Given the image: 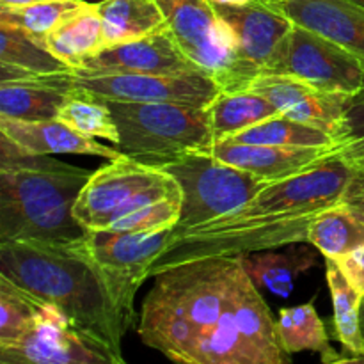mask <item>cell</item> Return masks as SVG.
<instances>
[{
	"label": "cell",
	"instance_id": "cell-1",
	"mask_svg": "<svg viewBox=\"0 0 364 364\" xmlns=\"http://www.w3.org/2000/svg\"><path fill=\"white\" fill-rule=\"evenodd\" d=\"M137 334L174 364H291L277 320L240 256H212L159 272Z\"/></svg>",
	"mask_w": 364,
	"mask_h": 364
},
{
	"label": "cell",
	"instance_id": "cell-2",
	"mask_svg": "<svg viewBox=\"0 0 364 364\" xmlns=\"http://www.w3.org/2000/svg\"><path fill=\"white\" fill-rule=\"evenodd\" d=\"M354 174L343 160L333 155L304 173L272 181L240 208L171 238L149 276L192 259L244 256L308 244L313 219L345 201Z\"/></svg>",
	"mask_w": 364,
	"mask_h": 364
},
{
	"label": "cell",
	"instance_id": "cell-3",
	"mask_svg": "<svg viewBox=\"0 0 364 364\" xmlns=\"http://www.w3.org/2000/svg\"><path fill=\"white\" fill-rule=\"evenodd\" d=\"M0 276L59 308L75 326L116 352L135 323V294L141 287L103 269L85 237L0 242Z\"/></svg>",
	"mask_w": 364,
	"mask_h": 364
},
{
	"label": "cell",
	"instance_id": "cell-4",
	"mask_svg": "<svg viewBox=\"0 0 364 364\" xmlns=\"http://www.w3.org/2000/svg\"><path fill=\"white\" fill-rule=\"evenodd\" d=\"M0 137V242L84 238L87 230L75 219L73 206L91 171Z\"/></svg>",
	"mask_w": 364,
	"mask_h": 364
},
{
	"label": "cell",
	"instance_id": "cell-5",
	"mask_svg": "<svg viewBox=\"0 0 364 364\" xmlns=\"http://www.w3.org/2000/svg\"><path fill=\"white\" fill-rule=\"evenodd\" d=\"M181 203L180 185L169 173L123 155L92 171L73 215L87 231L173 230Z\"/></svg>",
	"mask_w": 364,
	"mask_h": 364
},
{
	"label": "cell",
	"instance_id": "cell-6",
	"mask_svg": "<svg viewBox=\"0 0 364 364\" xmlns=\"http://www.w3.org/2000/svg\"><path fill=\"white\" fill-rule=\"evenodd\" d=\"M119 130L121 155L146 166L164 164L213 144L208 109L174 103L107 100Z\"/></svg>",
	"mask_w": 364,
	"mask_h": 364
},
{
	"label": "cell",
	"instance_id": "cell-7",
	"mask_svg": "<svg viewBox=\"0 0 364 364\" xmlns=\"http://www.w3.org/2000/svg\"><path fill=\"white\" fill-rule=\"evenodd\" d=\"M162 169L178 181L183 194L181 215L173 228V237L228 215L269 185V181L220 162L206 151L185 153L164 164Z\"/></svg>",
	"mask_w": 364,
	"mask_h": 364
},
{
	"label": "cell",
	"instance_id": "cell-8",
	"mask_svg": "<svg viewBox=\"0 0 364 364\" xmlns=\"http://www.w3.org/2000/svg\"><path fill=\"white\" fill-rule=\"evenodd\" d=\"M262 75H287L329 92L364 89V63L333 39L294 23Z\"/></svg>",
	"mask_w": 364,
	"mask_h": 364
},
{
	"label": "cell",
	"instance_id": "cell-9",
	"mask_svg": "<svg viewBox=\"0 0 364 364\" xmlns=\"http://www.w3.org/2000/svg\"><path fill=\"white\" fill-rule=\"evenodd\" d=\"M0 364H127L121 352L75 326L59 308L45 302L31 329L9 347Z\"/></svg>",
	"mask_w": 364,
	"mask_h": 364
},
{
	"label": "cell",
	"instance_id": "cell-10",
	"mask_svg": "<svg viewBox=\"0 0 364 364\" xmlns=\"http://www.w3.org/2000/svg\"><path fill=\"white\" fill-rule=\"evenodd\" d=\"M215 9L237 38L233 66L220 87L224 92L244 91L263 73L294 21L269 0H251L244 6L215 4Z\"/></svg>",
	"mask_w": 364,
	"mask_h": 364
},
{
	"label": "cell",
	"instance_id": "cell-11",
	"mask_svg": "<svg viewBox=\"0 0 364 364\" xmlns=\"http://www.w3.org/2000/svg\"><path fill=\"white\" fill-rule=\"evenodd\" d=\"M73 85L103 100L141 103H174V105L208 109L223 87L206 71L176 75H73Z\"/></svg>",
	"mask_w": 364,
	"mask_h": 364
},
{
	"label": "cell",
	"instance_id": "cell-12",
	"mask_svg": "<svg viewBox=\"0 0 364 364\" xmlns=\"http://www.w3.org/2000/svg\"><path fill=\"white\" fill-rule=\"evenodd\" d=\"M185 53L219 84L230 73L237 38L212 0H155Z\"/></svg>",
	"mask_w": 364,
	"mask_h": 364
},
{
	"label": "cell",
	"instance_id": "cell-13",
	"mask_svg": "<svg viewBox=\"0 0 364 364\" xmlns=\"http://www.w3.org/2000/svg\"><path fill=\"white\" fill-rule=\"evenodd\" d=\"M188 71H203L181 50L169 27H164L146 38L130 43L109 46L96 57L89 59L80 75H176Z\"/></svg>",
	"mask_w": 364,
	"mask_h": 364
},
{
	"label": "cell",
	"instance_id": "cell-14",
	"mask_svg": "<svg viewBox=\"0 0 364 364\" xmlns=\"http://www.w3.org/2000/svg\"><path fill=\"white\" fill-rule=\"evenodd\" d=\"M247 89L269 100L281 114L334 135L345 114L348 96L329 92L287 75H259Z\"/></svg>",
	"mask_w": 364,
	"mask_h": 364
},
{
	"label": "cell",
	"instance_id": "cell-15",
	"mask_svg": "<svg viewBox=\"0 0 364 364\" xmlns=\"http://www.w3.org/2000/svg\"><path fill=\"white\" fill-rule=\"evenodd\" d=\"M173 237V230L87 231L85 242L96 262L116 276L141 287Z\"/></svg>",
	"mask_w": 364,
	"mask_h": 364
},
{
	"label": "cell",
	"instance_id": "cell-16",
	"mask_svg": "<svg viewBox=\"0 0 364 364\" xmlns=\"http://www.w3.org/2000/svg\"><path fill=\"white\" fill-rule=\"evenodd\" d=\"M206 153L230 166L251 173L263 181H279L311 169L334 155V148H297V146L244 144V142L215 141Z\"/></svg>",
	"mask_w": 364,
	"mask_h": 364
},
{
	"label": "cell",
	"instance_id": "cell-17",
	"mask_svg": "<svg viewBox=\"0 0 364 364\" xmlns=\"http://www.w3.org/2000/svg\"><path fill=\"white\" fill-rule=\"evenodd\" d=\"M0 135L34 155H85L116 160L123 156L116 146L100 144L60 119L23 121L0 116Z\"/></svg>",
	"mask_w": 364,
	"mask_h": 364
},
{
	"label": "cell",
	"instance_id": "cell-18",
	"mask_svg": "<svg viewBox=\"0 0 364 364\" xmlns=\"http://www.w3.org/2000/svg\"><path fill=\"white\" fill-rule=\"evenodd\" d=\"M274 4L294 23L333 39L364 63L363 7L350 0H283Z\"/></svg>",
	"mask_w": 364,
	"mask_h": 364
},
{
	"label": "cell",
	"instance_id": "cell-19",
	"mask_svg": "<svg viewBox=\"0 0 364 364\" xmlns=\"http://www.w3.org/2000/svg\"><path fill=\"white\" fill-rule=\"evenodd\" d=\"M73 75H28L0 82V116L23 121L55 119L73 91Z\"/></svg>",
	"mask_w": 364,
	"mask_h": 364
},
{
	"label": "cell",
	"instance_id": "cell-20",
	"mask_svg": "<svg viewBox=\"0 0 364 364\" xmlns=\"http://www.w3.org/2000/svg\"><path fill=\"white\" fill-rule=\"evenodd\" d=\"M46 48L73 71L105 50L103 21L98 4L82 2L43 38Z\"/></svg>",
	"mask_w": 364,
	"mask_h": 364
},
{
	"label": "cell",
	"instance_id": "cell-21",
	"mask_svg": "<svg viewBox=\"0 0 364 364\" xmlns=\"http://www.w3.org/2000/svg\"><path fill=\"white\" fill-rule=\"evenodd\" d=\"M73 71L57 59L45 41L16 25L0 21V82L28 75H55Z\"/></svg>",
	"mask_w": 364,
	"mask_h": 364
},
{
	"label": "cell",
	"instance_id": "cell-22",
	"mask_svg": "<svg viewBox=\"0 0 364 364\" xmlns=\"http://www.w3.org/2000/svg\"><path fill=\"white\" fill-rule=\"evenodd\" d=\"M242 265L258 288H265L277 297H290L295 279L316 263V252L302 244L240 256Z\"/></svg>",
	"mask_w": 364,
	"mask_h": 364
},
{
	"label": "cell",
	"instance_id": "cell-23",
	"mask_svg": "<svg viewBox=\"0 0 364 364\" xmlns=\"http://www.w3.org/2000/svg\"><path fill=\"white\" fill-rule=\"evenodd\" d=\"M308 244L331 259L355 251L364 245V213L347 201L329 206L313 219Z\"/></svg>",
	"mask_w": 364,
	"mask_h": 364
},
{
	"label": "cell",
	"instance_id": "cell-24",
	"mask_svg": "<svg viewBox=\"0 0 364 364\" xmlns=\"http://www.w3.org/2000/svg\"><path fill=\"white\" fill-rule=\"evenodd\" d=\"M98 11L105 48L146 38L167 27L166 16L155 0H102Z\"/></svg>",
	"mask_w": 364,
	"mask_h": 364
},
{
	"label": "cell",
	"instance_id": "cell-25",
	"mask_svg": "<svg viewBox=\"0 0 364 364\" xmlns=\"http://www.w3.org/2000/svg\"><path fill=\"white\" fill-rule=\"evenodd\" d=\"M208 112L213 142L226 141L238 132L281 114L269 100L251 89L235 92L223 91L208 107Z\"/></svg>",
	"mask_w": 364,
	"mask_h": 364
},
{
	"label": "cell",
	"instance_id": "cell-26",
	"mask_svg": "<svg viewBox=\"0 0 364 364\" xmlns=\"http://www.w3.org/2000/svg\"><path fill=\"white\" fill-rule=\"evenodd\" d=\"M277 329L288 354L311 350L322 355V361H333L338 354L329 343L327 329L313 302L279 309Z\"/></svg>",
	"mask_w": 364,
	"mask_h": 364
},
{
	"label": "cell",
	"instance_id": "cell-27",
	"mask_svg": "<svg viewBox=\"0 0 364 364\" xmlns=\"http://www.w3.org/2000/svg\"><path fill=\"white\" fill-rule=\"evenodd\" d=\"M326 279L334 309V338L348 354H364L361 333L363 297L350 287L334 259L326 258Z\"/></svg>",
	"mask_w": 364,
	"mask_h": 364
},
{
	"label": "cell",
	"instance_id": "cell-28",
	"mask_svg": "<svg viewBox=\"0 0 364 364\" xmlns=\"http://www.w3.org/2000/svg\"><path fill=\"white\" fill-rule=\"evenodd\" d=\"M230 141L244 144H269V146H297V148H334L333 135L320 128L295 121L279 114L263 123L255 124L247 130L238 132Z\"/></svg>",
	"mask_w": 364,
	"mask_h": 364
},
{
	"label": "cell",
	"instance_id": "cell-29",
	"mask_svg": "<svg viewBox=\"0 0 364 364\" xmlns=\"http://www.w3.org/2000/svg\"><path fill=\"white\" fill-rule=\"evenodd\" d=\"M57 119L64 121L80 134L95 139H107L119 144V130L107 100L73 85V91L59 109Z\"/></svg>",
	"mask_w": 364,
	"mask_h": 364
},
{
	"label": "cell",
	"instance_id": "cell-30",
	"mask_svg": "<svg viewBox=\"0 0 364 364\" xmlns=\"http://www.w3.org/2000/svg\"><path fill=\"white\" fill-rule=\"evenodd\" d=\"M45 301L0 276V347L21 340L41 313Z\"/></svg>",
	"mask_w": 364,
	"mask_h": 364
},
{
	"label": "cell",
	"instance_id": "cell-31",
	"mask_svg": "<svg viewBox=\"0 0 364 364\" xmlns=\"http://www.w3.org/2000/svg\"><path fill=\"white\" fill-rule=\"evenodd\" d=\"M333 139L334 155L355 174H364V89L348 96L345 114Z\"/></svg>",
	"mask_w": 364,
	"mask_h": 364
},
{
	"label": "cell",
	"instance_id": "cell-32",
	"mask_svg": "<svg viewBox=\"0 0 364 364\" xmlns=\"http://www.w3.org/2000/svg\"><path fill=\"white\" fill-rule=\"evenodd\" d=\"M84 0H50L20 7H0V21L16 25L38 38H45Z\"/></svg>",
	"mask_w": 364,
	"mask_h": 364
},
{
	"label": "cell",
	"instance_id": "cell-33",
	"mask_svg": "<svg viewBox=\"0 0 364 364\" xmlns=\"http://www.w3.org/2000/svg\"><path fill=\"white\" fill-rule=\"evenodd\" d=\"M350 283V287L358 291L364 299V245L358 247L355 251L348 252V255L341 256V258L334 259Z\"/></svg>",
	"mask_w": 364,
	"mask_h": 364
},
{
	"label": "cell",
	"instance_id": "cell-34",
	"mask_svg": "<svg viewBox=\"0 0 364 364\" xmlns=\"http://www.w3.org/2000/svg\"><path fill=\"white\" fill-rule=\"evenodd\" d=\"M345 201L358 206L364 213V174H354L350 185H348L347 194H345Z\"/></svg>",
	"mask_w": 364,
	"mask_h": 364
},
{
	"label": "cell",
	"instance_id": "cell-35",
	"mask_svg": "<svg viewBox=\"0 0 364 364\" xmlns=\"http://www.w3.org/2000/svg\"><path fill=\"white\" fill-rule=\"evenodd\" d=\"M323 364H364V354H350V355H338L333 361Z\"/></svg>",
	"mask_w": 364,
	"mask_h": 364
},
{
	"label": "cell",
	"instance_id": "cell-36",
	"mask_svg": "<svg viewBox=\"0 0 364 364\" xmlns=\"http://www.w3.org/2000/svg\"><path fill=\"white\" fill-rule=\"evenodd\" d=\"M39 2H50V0H0V7H20Z\"/></svg>",
	"mask_w": 364,
	"mask_h": 364
},
{
	"label": "cell",
	"instance_id": "cell-37",
	"mask_svg": "<svg viewBox=\"0 0 364 364\" xmlns=\"http://www.w3.org/2000/svg\"><path fill=\"white\" fill-rule=\"evenodd\" d=\"M213 4H220V6H244L249 4L251 0H212Z\"/></svg>",
	"mask_w": 364,
	"mask_h": 364
},
{
	"label": "cell",
	"instance_id": "cell-38",
	"mask_svg": "<svg viewBox=\"0 0 364 364\" xmlns=\"http://www.w3.org/2000/svg\"><path fill=\"white\" fill-rule=\"evenodd\" d=\"M361 333L364 338V299H363V304H361Z\"/></svg>",
	"mask_w": 364,
	"mask_h": 364
},
{
	"label": "cell",
	"instance_id": "cell-39",
	"mask_svg": "<svg viewBox=\"0 0 364 364\" xmlns=\"http://www.w3.org/2000/svg\"><path fill=\"white\" fill-rule=\"evenodd\" d=\"M350 2H354V4H355V6L363 7V9H364V0H350Z\"/></svg>",
	"mask_w": 364,
	"mask_h": 364
},
{
	"label": "cell",
	"instance_id": "cell-40",
	"mask_svg": "<svg viewBox=\"0 0 364 364\" xmlns=\"http://www.w3.org/2000/svg\"><path fill=\"white\" fill-rule=\"evenodd\" d=\"M269 2H283V0H269Z\"/></svg>",
	"mask_w": 364,
	"mask_h": 364
},
{
	"label": "cell",
	"instance_id": "cell-41",
	"mask_svg": "<svg viewBox=\"0 0 364 364\" xmlns=\"http://www.w3.org/2000/svg\"><path fill=\"white\" fill-rule=\"evenodd\" d=\"M127 364H128V363H127Z\"/></svg>",
	"mask_w": 364,
	"mask_h": 364
}]
</instances>
